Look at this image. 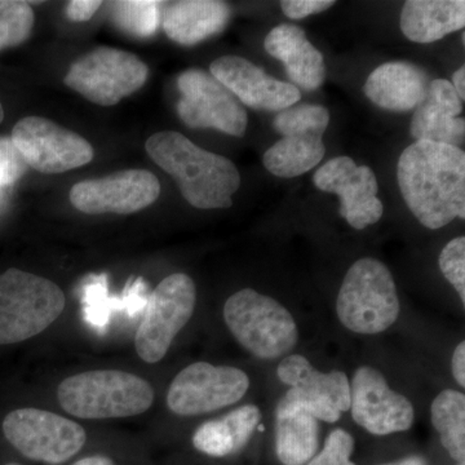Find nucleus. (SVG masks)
I'll return each mask as SVG.
<instances>
[{"mask_svg":"<svg viewBox=\"0 0 465 465\" xmlns=\"http://www.w3.org/2000/svg\"><path fill=\"white\" fill-rule=\"evenodd\" d=\"M403 200L425 228H443L465 219V153L430 142L407 146L397 164Z\"/></svg>","mask_w":465,"mask_h":465,"instance_id":"nucleus-1","label":"nucleus"},{"mask_svg":"<svg viewBox=\"0 0 465 465\" xmlns=\"http://www.w3.org/2000/svg\"><path fill=\"white\" fill-rule=\"evenodd\" d=\"M149 157L176 180L186 202L200 210L229 208L241 186L231 159L200 148L174 131H162L146 142Z\"/></svg>","mask_w":465,"mask_h":465,"instance_id":"nucleus-2","label":"nucleus"},{"mask_svg":"<svg viewBox=\"0 0 465 465\" xmlns=\"http://www.w3.org/2000/svg\"><path fill=\"white\" fill-rule=\"evenodd\" d=\"M57 400L67 414L103 420L148 411L154 402V390L148 381L130 372L94 370L61 381Z\"/></svg>","mask_w":465,"mask_h":465,"instance_id":"nucleus-3","label":"nucleus"},{"mask_svg":"<svg viewBox=\"0 0 465 465\" xmlns=\"http://www.w3.org/2000/svg\"><path fill=\"white\" fill-rule=\"evenodd\" d=\"M400 313L399 292L387 265L372 258L354 262L336 299L342 326L361 335H376L393 326Z\"/></svg>","mask_w":465,"mask_h":465,"instance_id":"nucleus-4","label":"nucleus"},{"mask_svg":"<svg viewBox=\"0 0 465 465\" xmlns=\"http://www.w3.org/2000/svg\"><path fill=\"white\" fill-rule=\"evenodd\" d=\"M224 320L235 341L260 360L287 357L299 341L298 324L289 309L252 289L226 300Z\"/></svg>","mask_w":465,"mask_h":465,"instance_id":"nucleus-5","label":"nucleus"},{"mask_svg":"<svg viewBox=\"0 0 465 465\" xmlns=\"http://www.w3.org/2000/svg\"><path fill=\"white\" fill-rule=\"evenodd\" d=\"M65 304V295L56 283L8 269L0 274V345L39 335L60 317Z\"/></svg>","mask_w":465,"mask_h":465,"instance_id":"nucleus-6","label":"nucleus"},{"mask_svg":"<svg viewBox=\"0 0 465 465\" xmlns=\"http://www.w3.org/2000/svg\"><path fill=\"white\" fill-rule=\"evenodd\" d=\"M330 124L329 110L321 105L291 106L274 118L282 140L266 150L262 163L269 173L292 179L313 170L326 154L323 134Z\"/></svg>","mask_w":465,"mask_h":465,"instance_id":"nucleus-7","label":"nucleus"},{"mask_svg":"<svg viewBox=\"0 0 465 465\" xmlns=\"http://www.w3.org/2000/svg\"><path fill=\"white\" fill-rule=\"evenodd\" d=\"M149 69L136 54L100 47L70 66L67 87L100 106H113L145 84Z\"/></svg>","mask_w":465,"mask_h":465,"instance_id":"nucleus-8","label":"nucleus"},{"mask_svg":"<svg viewBox=\"0 0 465 465\" xmlns=\"http://www.w3.org/2000/svg\"><path fill=\"white\" fill-rule=\"evenodd\" d=\"M3 433L24 457L47 464L65 463L84 448V428L41 409H17L3 420Z\"/></svg>","mask_w":465,"mask_h":465,"instance_id":"nucleus-9","label":"nucleus"},{"mask_svg":"<svg viewBox=\"0 0 465 465\" xmlns=\"http://www.w3.org/2000/svg\"><path fill=\"white\" fill-rule=\"evenodd\" d=\"M197 290L189 275H168L150 295L145 317L137 329L134 345L140 358L157 363L194 313Z\"/></svg>","mask_w":465,"mask_h":465,"instance_id":"nucleus-10","label":"nucleus"},{"mask_svg":"<svg viewBox=\"0 0 465 465\" xmlns=\"http://www.w3.org/2000/svg\"><path fill=\"white\" fill-rule=\"evenodd\" d=\"M250 378L237 367L195 362L171 382L167 406L173 414L195 416L234 405L246 396Z\"/></svg>","mask_w":465,"mask_h":465,"instance_id":"nucleus-11","label":"nucleus"},{"mask_svg":"<svg viewBox=\"0 0 465 465\" xmlns=\"http://www.w3.org/2000/svg\"><path fill=\"white\" fill-rule=\"evenodd\" d=\"M180 100L177 114L191 128H213L231 136L243 137L249 116L237 97L213 75L189 69L177 78Z\"/></svg>","mask_w":465,"mask_h":465,"instance_id":"nucleus-12","label":"nucleus"},{"mask_svg":"<svg viewBox=\"0 0 465 465\" xmlns=\"http://www.w3.org/2000/svg\"><path fill=\"white\" fill-rule=\"evenodd\" d=\"M11 140L27 166L42 173H63L85 166L94 155L84 137L42 116L20 119Z\"/></svg>","mask_w":465,"mask_h":465,"instance_id":"nucleus-13","label":"nucleus"},{"mask_svg":"<svg viewBox=\"0 0 465 465\" xmlns=\"http://www.w3.org/2000/svg\"><path fill=\"white\" fill-rule=\"evenodd\" d=\"M277 376L291 387L284 399L317 420L335 423L351 409V382L342 371L321 372L302 354H290L278 365Z\"/></svg>","mask_w":465,"mask_h":465,"instance_id":"nucleus-14","label":"nucleus"},{"mask_svg":"<svg viewBox=\"0 0 465 465\" xmlns=\"http://www.w3.org/2000/svg\"><path fill=\"white\" fill-rule=\"evenodd\" d=\"M353 420L375 436L405 432L415 420L409 399L391 390L385 376L371 366H361L351 384Z\"/></svg>","mask_w":465,"mask_h":465,"instance_id":"nucleus-15","label":"nucleus"},{"mask_svg":"<svg viewBox=\"0 0 465 465\" xmlns=\"http://www.w3.org/2000/svg\"><path fill=\"white\" fill-rule=\"evenodd\" d=\"M159 194L161 183L154 173L125 170L75 183L70 191V202L76 210L88 215H128L154 203Z\"/></svg>","mask_w":465,"mask_h":465,"instance_id":"nucleus-16","label":"nucleus"},{"mask_svg":"<svg viewBox=\"0 0 465 465\" xmlns=\"http://www.w3.org/2000/svg\"><path fill=\"white\" fill-rule=\"evenodd\" d=\"M313 182L320 191L341 198L339 213L357 231L376 224L384 213L374 171L357 166L351 158L330 159L314 173Z\"/></svg>","mask_w":465,"mask_h":465,"instance_id":"nucleus-17","label":"nucleus"},{"mask_svg":"<svg viewBox=\"0 0 465 465\" xmlns=\"http://www.w3.org/2000/svg\"><path fill=\"white\" fill-rule=\"evenodd\" d=\"M211 75L251 109L282 112L302 99L299 88L266 74L240 56H223L210 66Z\"/></svg>","mask_w":465,"mask_h":465,"instance_id":"nucleus-18","label":"nucleus"},{"mask_svg":"<svg viewBox=\"0 0 465 465\" xmlns=\"http://www.w3.org/2000/svg\"><path fill=\"white\" fill-rule=\"evenodd\" d=\"M463 101L446 79H433L424 100L419 104L410 124L416 142L445 143L460 148L464 143L465 121L460 114Z\"/></svg>","mask_w":465,"mask_h":465,"instance_id":"nucleus-19","label":"nucleus"},{"mask_svg":"<svg viewBox=\"0 0 465 465\" xmlns=\"http://www.w3.org/2000/svg\"><path fill=\"white\" fill-rule=\"evenodd\" d=\"M265 51L282 61L286 74L293 85L305 91H316L326 79L323 54L308 41L304 30L282 24L266 35Z\"/></svg>","mask_w":465,"mask_h":465,"instance_id":"nucleus-20","label":"nucleus"},{"mask_svg":"<svg viewBox=\"0 0 465 465\" xmlns=\"http://www.w3.org/2000/svg\"><path fill=\"white\" fill-rule=\"evenodd\" d=\"M430 78L421 67L406 61H391L376 67L365 84L367 99L390 112L418 108L427 94Z\"/></svg>","mask_w":465,"mask_h":465,"instance_id":"nucleus-21","label":"nucleus"},{"mask_svg":"<svg viewBox=\"0 0 465 465\" xmlns=\"http://www.w3.org/2000/svg\"><path fill=\"white\" fill-rule=\"evenodd\" d=\"M232 17V9L216 0H185L173 3L163 17L168 38L182 45H195L222 33Z\"/></svg>","mask_w":465,"mask_h":465,"instance_id":"nucleus-22","label":"nucleus"},{"mask_svg":"<svg viewBox=\"0 0 465 465\" xmlns=\"http://www.w3.org/2000/svg\"><path fill=\"white\" fill-rule=\"evenodd\" d=\"M401 30L409 41L428 45L464 29L463 0H410L403 5Z\"/></svg>","mask_w":465,"mask_h":465,"instance_id":"nucleus-23","label":"nucleus"},{"mask_svg":"<svg viewBox=\"0 0 465 465\" xmlns=\"http://www.w3.org/2000/svg\"><path fill=\"white\" fill-rule=\"evenodd\" d=\"M316 418L283 399L275 410V451L283 465H305L316 455L320 424Z\"/></svg>","mask_w":465,"mask_h":465,"instance_id":"nucleus-24","label":"nucleus"},{"mask_svg":"<svg viewBox=\"0 0 465 465\" xmlns=\"http://www.w3.org/2000/svg\"><path fill=\"white\" fill-rule=\"evenodd\" d=\"M262 418L258 406H242L217 420L202 424L193 436V445L210 457L235 454L249 443Z\"/></svg>","mask_w":465,"mask_h":465,"instance_id":"nucleus-25","label":"nucleus"},{"mask_svg":"<svg viewBox=\"0 0 465 465\" xmlns=\"http://www.w3.org/2000/svg\"><path fill=\"white\" fill-rule=\"evenodd\" d=\"M433 427L450 457L459 463L465 459V396L458 391L445 390L430 406Z\"/></svg>","mask_w":465,"mask_h":465,"instance_id":"nucleus-26","label":"nucleus"},{"mask_svg":"<svg viewBox=\"0 0 465 465\" xmlns=\"http://www.w3.org/2000/svg\"><path fill=\"white\" fill-rule=\"evenodd\" d=\"M34 21L29 3L0 0V51L25 42L33 32Z\"/></svg>","mask_w":465,"mask_h":465,"instance_id":"nucleus-27","label":"nucleus"},{"mask_svg":"<svg viewBox=\"0 0 465 465\" xmlns=\"http://www.w3.org/2000/svg\"><path fill=\"white\" fill-rule=\"evenodd\" d=\"M113 12L118 25L134 35H152L157 29L159 21V3L157 2H116L113 5Z\"/></svg>","mask_w":465,"mask_h":465,"instance_id":"nucleus-28","label":"nucleus"},{"mask_svg":"<svg viewBox=\"0 0 465 465\" xmlns=\"http://www.w3.org/2000/svg\"><path fill=\"white\" fill-rule=\"evenodd\" d=\"M439 264L446 280L454 286L465 304V237L450 241L440 252Z\"/></svg>","mask_w":465,"mask_h":465,"instance_id":"nucleus-29","label":"nucleus"},{"mask_svg":"<svg viewBox=\"0 0 465 465\" xmlns=\"http://www.w3.org/2000/svg\"><path fill=\"white\" fill-rule=\"evenodd\" d=\"M354 446L353 436L339 428L327 437L322 451L314 455L305 465H356L351 461Z\"/></svg>","mask_w":465,"mask_h":465,"instance_id":"nucleus-30","label":"nucleus"},{"mask_svg":"<svg viewBox=\"0 0 465 465\" xmlns=\"http://www.w3.org/2000/svg\"><path fill=\"white\" fill-rule=\"evenodd\" d=\"M27 164L11 139H0V194L26 173Z\"/></svg>","mask_w":465,"mask_h":465,"instance_id":"nucleus-31","label":"nucleus"},{"mask_svg":"<svg viewBox=\"0 0 465 465\" xmlns=\"http://www.w3.org/2000/svg\"><path fill=\"white\" fill-rule=\"evenodd\" d=\"M335 5L333 0H284L281 8L287 17L292 20H302L312 15L321 14Z\"/></svg>","mask_w":465,"mask_h":465,"instance_id":"nucleus-32","label":"nucleus"},{"mask_svg":"<svg viewBox=\"0 0 465 465\" xmlns=\"http://www.w3.org/2000/svg\"><path fill=\"white\" fill-rule=\"evenodd\" d=\"M103 3L94 0H73L67 5L66 16L75 23H84L99 11Z\"/></svg>","mask_w":465,"mask_h":465,"instance_id":"nucleus-33","label":"nucleus"},{"mask_svg":"<svg viewBox=\"0 0 465 465\" xmlns=\"http://www.w3.org/2000/svg\"><path fill=\"white\" fill-rule=\"evenodd\" d=\"M452 375L457 381L459 387H465V341H460V344L455 348L454 354L451 360Z\"/></svg>","mask_w":465,"mask_h":465,"instance_id":"nucleus-34","label":"nucleus"},{"mask_svg":"<svg viewBox=\"0 0 465 465\" xmlns=\"http://www.w3.org/2000/svg\"><path fill=\"white\" fill-rule=\"evenodd\" d=\"M452 87L457 91L458 96L461 101L465 100V67H459L452 75Z\"/></svg>","mask_w":465,"mask_h":465,"instance_id":"nucleus-35","label":"nucleus"},{"mask_svg":"<svg viewBox=\"0 0 465 465\" xmlns=\"http://www.w3.org/2000/svg\"><path fill=\"white\" fill-rule=\"evenodd\" d=\"M73 465H114L113 463L112 459L106 457H88L84 459H81V460L76 461V463Z\"/></svg>","mask_w":465,"mask_h":465,"instance_id":"nucleus-36","label":"nucleus"},{"mask_svg":"<svg viewBox=\"0 0 465 465\" xmlns=\"http://www.w3.org/2000/svg\"><path fill=\"white\" fill-rule=\"evenodd\" d=\"M382 465H428V463L424 458L418 457V455H412V457L403 458L399 461H393V463Z\"/></svg>","mask_w":465,"mask_h":465,"instance_id":"nucleus-37","label":"nucleus"},{"mask_svg":"<svg viewBox=\"0 0 465 465\" xmlns=\"http://www.w3.org/2000/svg\"><path fill=\"white\" fill-rule=\"evenodd\" d=\"M3 118H5V110H3L2 104H0V124H2Z\"/></svg>","mask_w":465,"mask_h":465,"instance_id":"nucleus-38","label":"nucleus"},{"mask_svg":"<svg viewBox=\"0 0 465 465\" xmlns=\"http://www.w3.org/2000/svg\"><path fill=\"white\" fill-rule=\"evenodd\" d=\"M7 465H20V464H7Z\"/></svg>","mask_w":465,"mask_h":465,"instance_id":"nucleus-39","label":"nucleus"},{"mask_svg":"<svg viewBox=\"0 0 465 465\" xmlns=\"http://www.w3.org/2000/svg\"><path fill=\"white\" fill-rule=\"evenodd\" d=\"M458 465H464V463H459Z\"/></svg>","mask_w":465,"mask_h":465,"instance_id":"nucleus-40","label":"nucleus"}]
</instances>
